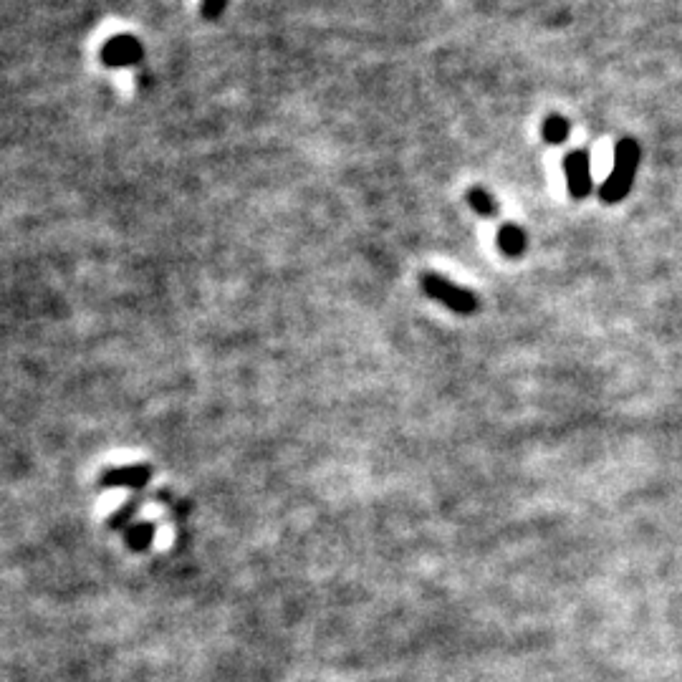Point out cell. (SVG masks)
I'll use <instances>...</instances> for the list:
<instances>
[{
	"mask_svg": "<svg viewBox=\"0 0 682 682\" xmlns=\"http://www.w3.org/2000/svg\"><path fill=\"white\" fill-rule=\"evenodd\" d=\"M637 165H640V144L635 139H622L614 150V170L612 175L604 180L602 190H599V198L604 203H619V200L627 198L629 187L635 182Z\"/></svg>",
	"mask_w": 682,
	"mask_h": 682,
	"instance_id": "obj_1",
	"label": "cell"
},
{
	"mask_svg": "<svg viewBox=\"0 0 682 682\" xmlns=\"http://www.w3.org/2000/svg\"><path fill=\"white\" fill-rule=\"evenodd\" d=\"M422 288H425L427 296L453 309L455 314H475L478 311V296L473 291L458 286V283H450L448 278L437 276V273H425Z\"/></svg>",
	"mask_w": 682,
	"mask_h": 682,
	"instance_id": "obj_2",
	"label": "cell"
},
{
	"mask_svg": "<svg viewBox=\"0 0 682 682\" xmlns=\"http://www.w3.org/2000/svg\"><path fill=\"white\" fill-rule=\"evenodd\" d=\"M564 175H566V187H569V195L574 200H584L592 195V162L584 150H576L571 155L564 157Z\"/></svg>",
	"mask_w": 682,
	"mask_h": 682,
	"instance_id": "obj_3",
	"label": "cell"
},
{
	"mask_svg": "<svg viewBox=\"0 0 682 682\" xmlns=\"http://www.w3.org/2000/svg\"><path fill=\"white\" fill-rule=\"evenodd\" d=\"M102 61L107 66H114V69H119V66H134L137 61H142V46H139L137 38L119 33V36L104 41Z\"/></svg>",
	"mask_w": 682,
	"mask_h": 682,
	"instance_id": "obj_4",
	"label": "cell"
},
{
	"mask_svg": "<svg viewBox=\"0 0 682 682\" xmlns=\"http://www.w3.org/2000/svg\"><path fill=\"white\" fill-rule=\"evenodd\" d=\"M498 248H501L506 256L513 258L521 256L523 248H526V233H523L516 223L501 225V230H498Z\"/></svg>",
	"mask_w": 682,
	"mask_h": 682,
	"instance_id": "obj_5",
	"label": "cell"
},
{
	"mask_svg": "<svg viewBox=\"0 0 682 682\" xmlns=\"http://www.w3.org/2000/svg\"><path fill=\"white\" fill-rule=\"evenodd\" d=\"M468 203H470V208H473L478 215H483V218H496L498 215L496 198H493L491 192L485 190V187H470Z\"/></svg>",
	"mask_w": 682,
	"mask_h": 682,
	"instance_id": "obj_6",
	"label": "cell"
},
{
	"mask_svg": "<svg viewBox=\"0 0 682 682\" xmlns=\"http://www.w3.org/2000/svg\"><path fill=\"white\" fill-rule=\"evenodd\" d=\"M571 127L564 117H549L544 122V139L551 144H561L569 137Z\"/></svg>",
	"mask_w": 682,
	"mask_h": 682,
	"instance_id": "obj_7",
	"label": "cell"
},
{
	"mask_svg": "<svg viewBox=\"0 0 682 682\" xmlns=\"http://www.w3.org/2000/svg\"><path fill=\"white\" fill-rule=\"evenodd\" d=\"M228 6V0H203V16L205 18H218L223 13V8Z\"/></svg>",
	"mask_w": 682,
	"mask_h": 682,
	"instance_id": "obj_8",
	"label": "cell"
}]
</instances>
